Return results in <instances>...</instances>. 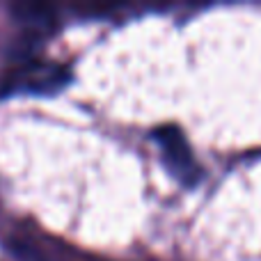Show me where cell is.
Listing matches in <instances>:
<instances>
[{
	"mask_svg": "<svg viewBox=\"0 0 261 261\" xmlns=\"http://www.w3.org/2000/svg\"><path fill=\"white\" fill-rule=\"evenodd\" d=\"M156 138H158V142L163 144V151H165L167 163H170V167L174 170V174L181 176L184 181H193L195 161H193L190 149L186 147L184 135H181L176 128L165 126L163 130H158Z\"/></svg>",
	"mask_w": 261,
	"mask_h": 261,
	"instance_id": "2",
	"label": "cell"
},
{
	"mask_svg": "<svg viewBox=\"0 0 261 261\" xmlns=\"http://www.w3.org/2000/svg\"><path fill=\"white\" fill-rule=\"evenodd\" d=\"M67 69L55 62H25L5 81V92H53L67 83Z\"/></svg>",
	"mask_w": 261,
	"mask_h": 261,
	"instance_id": "1",
	"label": "cell"
}]
</instances>
